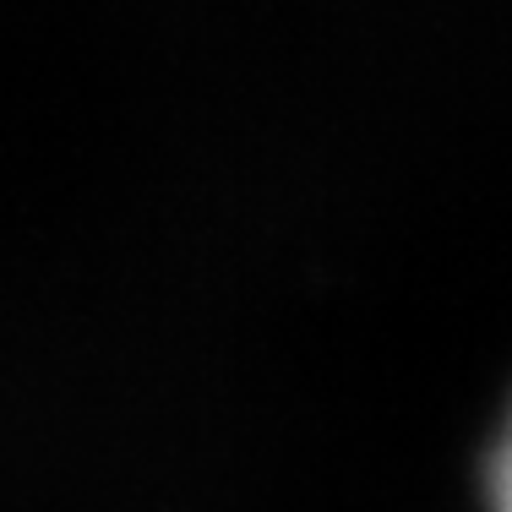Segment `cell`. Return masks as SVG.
Masks as SVG:
<instances>
[{
	"label": "cell",
	"instance_id": "cell-1",
	"mask_svg": "<svg viewBox=\"0 0 512 512\" xmlns=\"http://www.w3.org/2000/svg\"><path fill=\"white\" fill-rule=\"evenodd\" d=\"M485 485H491V512H512V414H507L502 436H496V447H491Z\"/></svg>",
	"mask_w": 512,
	"mask_h": 512
}]
</instances>
